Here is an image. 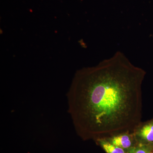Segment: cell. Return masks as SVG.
Here are the masks:
<instances>
[{
  "mask_svg": "<svg viewBox=\"0 0 153 153\" xmlns=\"http://www.w3.org/2000/svg\"><path fill=\"white\" fill-rule=\"evenodd\" d=\"M146 74L120 52L76 71L66 94L76 133L96 140L134 133L142 124Z\"/></svg>",
  "mask_w": 153,
  "mask_h": 153,
  "instance_id": "1",
  "label": "cell"
},
{
  "mask_svg": "<svg viewBox=\"0 0 153 153\" xmlns=\"http://www.w3.org/2000/svg\"><path fill=\"white\" fill-rule=\"evenodd\" d=\"M139 140L140 144H153V120L143 125H141L134 133Z\"/></svg>",
  "mask_w": 153,
  "mask_h": 153,
  "instance_id": "2",
  "label": "cell"
},
{
  "mask_svg": "<svg viewBox=\"0 0 153 153\" xmlns=\"http://www.w3.org/2000/svg\"><path fill=\"white\" fill-rule=\"evenodd\" d=\"M134 135V134H120L107 139L117 146L123 149L128 150L133 147V136Z\"/></svg>",
  "mask_w": 153,
  "mask_h": 153,
  "instance_id": "3",
  "label": "cell"
},
{
  "mask_svg": "<svg viewBox=\"0 0 153 153\" xmlns=\"http://www.w3.org/2000/svg\"><path fill=\"white\" fill-rule=\"evenodd\" d=\"M150 153H153V151H152V152H151Z\"/></svg>",
  "mask_w": 153,
  "mask_h": 153,
  "instance_id": "6",
  "label": "cell"
},
{
  "mask_svg": "<svg viewBox=\"0 0 153 153\" xmlns=\"http://www.w3.org/2000/svg\"><path fill=\"white\" fill-rule=\"evenodd\" d=\"M96 140L107 153H126L125 149L113 144L107 139H99Z\"/></svg>",
  "mask_w": 153,
  "mask_h": 153,
  "instance_id": "4",
  "label": "cell"
},
{
  "mask_svg": "<svg viewBox=\"0 0 153 153\" xmlns=\"http://www.w3.org/2000/svg\"><path fill=\"white\" fill-rule=\"evenodd\" d=\"M127 153H150L153 151V144H140L137 146H133L128 150Z\"/></svg>",
  "mask_w": 153,
  "mask_h": 153,
  "instance_id": "5",
  "label": "cell"
}]
</instances>
